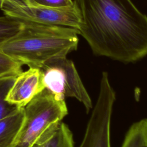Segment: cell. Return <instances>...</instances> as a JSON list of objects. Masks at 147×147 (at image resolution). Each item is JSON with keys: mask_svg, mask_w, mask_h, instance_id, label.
Returning a JSON list of instances; mask_svg holds the SVG:
<instances>
[{"mask_svg": "<svg viewBox=\"0 0 147 147\" xmlns=\"http://www.w3.org/2000/svg\"><path fill=\"white\" fill-rule=\"evenodd\" d=\"M22 64L0 52V78L17 77L21 72Z\"/></svg>", "mask_w": 147, "mask_h": 147, "instance_id": "12", "label": "cell"}, {"mask_svg": "<svg viewBox=\"0 0 147 147\" xmlns=\"http://www.w3.org/2000/svg\"><path fill=\"white\" fill-rule=\"evenodd\" d=\"M16 77L0 78V120L14 113L19 108L6 100V97Z\"/></svg>", "mask_w": 147, "mask_h": 147, "instance_id": "10", "label": "cell"}, {"mask_svg": "<svg viewBox=\"0 0 147 147\" xmlns=\"http://www.w3.org/2000/svg\"><path fill=\"white\" fill-rule=\"evenodd\" d=\"M3 1L18 6H35L32 0H0V6Z\"/></svg>", "mask_w": 147, "mask_h": 147, "instance_id": "14", "label": "cell"}, {"mask_svg": "<svg viewBox=\"0 0 147 147\" xmlns=\"http://www.w3.org/2000/svg\"><path fill=\"white\" fill-rule=\"evenodd\" d=\"M78 29L92 52L123 63L147 55V16L131 0H74Z\"/></svg>", "mask_w": 147, "mask_h": 147, "instance_id": "1", "label": "cell"}, {"mask_svg": "<svg viewBox=\"0 0 147 147\" xmlns=\"http://www.w3.org/2000/svg\"><path fill=\"white\" fill-rule=\"evenodd\" d=\"M20 31L0 47V52L29 67L40 68L47 61L65 57L78 48L76 29L22 21Z\"/></svg>", "mask_w": 147, "mask_h": 147, "instance_id": "2", "label": "cell"}, {"mask_svg": "<svg viewBox=\"0 0 147 147\" xmlns=\"http://www.w3.org/2000/svg\"><path fill=\"white\" fill-rule=\"evenodd\" d=\"M0 9L5 15L21 21L66 26L77 30L81 23L80 14L75 2L73 5L67 7H51L37 5L18 6L3 1Z\"/></svg>", "mask_w": 147, "mask_h": 147, "instance_id": "6", "label": "cell"}, {"mask_svg": "<svg viewBox=\"0 0 147 147\" xmlns=\"http://www.w3.org/2000/svg\"><path fill=\"white\" fill-rule=\"evenodd\" d=\"M115 99L107 72H103L99 95L79 147H111L110 123Z\"/></svg>", "mask_w": 147, "mask_h": 147, "instance_id": "5", "label": "cell"}, {"mask_svg": "<svg viewBox=\"0 0 147 147\" xmlns=\"http://www.w3.org/2000/svg\"><path fill=\"white\" fill-rule=\"evenodd\" d=\"M45 88L57 97H74L82 103L88 113L92 108L91 99L74 63L67 56L52 59L40 68Z\"/></svg>", "mask_w": 147, "mask_h": 147, "instance_id": "4", "label": "cell"}, {"mask_svg": "<svg viewBox=\"0 0 147 147\" xmlns=\"http://www.w3.org/2000/svg\"><path fill=\"white\" fill-rule=\"evenodd\" d=\"M24 107L0 120V147H12L24 119Z\"/></svg>", "mask_w": 147, "mask_h": 147, "instance_id": "8", "label": "cell"}, {"mask_svg": "<svg viewBox=\"0 0 147 147\" xmlns=\"http://www.w3.org/2000/svg\"><path fill=\"white\" fill-rule=\"evenodd\" d=\"M23 22L5 15L0 17V47L17 34L21 29Z\"/></svg>", "mask_w": 147, "mask_h": 147, "instance_id": "11", "label": "cell"}, {"mask_svg": "<svg viewBox=\"0 0 147 147\" xmlns=\"http://www.w3.org/2000/svg\"><path fill=\"white\" fill-rule=\"evenodd\" d=\"M34 5L51 7H63L72 6L74 4L72 0H32Z\"/></svg>", "mask_w": 147, "mask_h": 147, "instance_id": "13", "label": "cell"}, {"mask_svg": "<svg viewBox=\"0 0 147 147\" xmlns=\"http://www.w3.org/2000/svg\"><path fill=\"white\" fill-rule=\"evenodd\" d=\"M24 119L12 147H33L68 114L64 99L45 88L24 107Z\"/></svg>", "mask_w": 147, "mask_h": 147, "instance_id": "3", "label": "cell"}, {"mask_svg": "<svg viewBox=\"0 0 147 147\" xmlns=\"http://www.w3.org/2000/svg\"><path fill=\"white\" fill-rule=\"evenodd\" d=\"M45 88L41 69L29 67L15 78L6 100L18 108H24Z\"/></svg>", "mask_w": 147, "mask_h": 147, "instance_id": "7", "label": "cell"}, {"mask_svg": "<svg viewBox=\"0 0 147 147\" xmlns=\"http://www.w3.org/2000/svg\"><path fill=\"white\" fill-rule=\"evenodd\" d=\"M33 147H74L72 132L66 124L60 122Z\"/></svg>", "mask_w": 147, "mask_h": 147, "instance_id": "9", "label": "cell"}]
</instances>
